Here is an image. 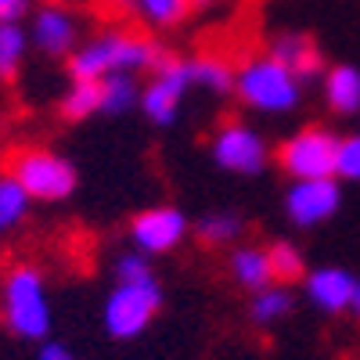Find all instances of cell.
<instances>
[{
	"instance_id": "6da1fadb",
	"label": "cell",
	"mask_w": 360,
	"mask_h": 360,
	"mask_svg": "<svg viewBox=\"0 0 360 360\" xmlns=\"http://www.w3.org/2000/svg\"><path fill=\"white\" fill-rule=\"evenodd\" d=\"M162 47L137 29H105L90 37L69 54V76L72 79H105L112 72H141L155 69Z\"/></svg>"
},
{
	"instance_id": "7a4b0ae2",
	"label": "cell",
	"mask_w": 360,
	"mask_h": 360,
	"mask_svg": "<svg viewBox=\"0 0 360 360\" xmlns=\"http://www.w3.org/2000/svg\"><path fill=\"white\" fill-rule=\"evenodd\" d=\"M0 317L18 339L44 342L51 332L47 281L33 263H15L0 281Z\"/></svg>"
},
{
	"instance_id": "3957f363",
	"label": "cell",
	"mask_w": 360,
	"mask_h": 360,
	"mask_svg": "<svg viewBox=\"0 0 360 360\" xmlns=\"http://www.w3.org/2000/svg\"><path fill=\"white\" fill-rule=\"evenodd\" d=\"M234 94L242 98V105H249L256 112L281 115V112H292L299 105L303 83H299L295 72L288 65H281L274 54H256V58L238 65Z\"/></svg>"
},
{
	"instance_id": "277c9868",
	"label": "cell",
	"mask_w": 360,
	"mask_h": 360,
	"mask_svg": "<svg viewBox=\"0 0 360 360\" xmlns=\"http://www.w3.org/2000/svg\"><path fill=\"white\" fill-rule=\"evenodd\" d=\"M18 184L25 188L29 198L37 202H62L76 191V169L69 159H62L51 148L40 144H25L8 152V169Z\"/></svg>"
},
{
	"instance_id": "5b68a950",
	"label": "cell",
	"mask_w": 360,
	"mask_h": 360,
	"mask_svg": "<svg viewBox=\"0 0 360 360\" xmlns=\"http://www.w3.org/2000/svg\"><path fill=\"white\" fill-rule=\"evenodd\" d=\"M162 310V288L159 278H141V281H115V288L105 299V332L112 339H137L148 324H152Z\"/></svg>"
},
{
	"instance_id": "8992f818",
	"label": "cell",
	"mask_w": 360,
	"mask_h": 360,
	"mask_svg": "<svg viewBox=\"0 0 360 360\" xmlns=\"http://www.w3.org/2000/svg\"><path fill=\"white\" fill-rule=\"evenodd\" d=\"M339 137L324 127H307L278 148V162L292 180H321L339 173Z\"/></svg>"
},
{
	"instance_id": "52a82bcc",
	"label": "cell",
	"mask_w": 360,
	"mask_h": 360,
	"mask_svg": "<svg viewBox=\"0 0 360 360\" xmlns=\"http://www.w3.org/2000/svg\"><path fill=\"white\" fill-rule=\"evenodd\" d=\"M195 86L191 79V62L184 58H173V54H162L155 69H152V79L148 86H141V108L152 123L166 127L176 119L180 112V101L188 98V90Z\"/></svg>"
},
{
	"instance_id": "ba28073f",
	"label": "cell",
	"mask_w": 360,
	"mask_h": 360,
	"mask_svg": "<svg viewBox=\"0 0 360 360\" xmlns=\"http://www.w3.org/2000/svg\"><path fill=\"white\" fill-rule=\"evenodd\" d=\"M213 159L227 169V173H242V176H252L266 166L270 152H266V141L249 127L242 119H224L213 134Z\"/></svg>"
},
{
	"instance_id": "9c48e42d",
	"label": "cell",
	"mask_w": 360,
	"mask_h": 360,
	"mask_svg": "<svg viewBox=\"0 0 360 360\" xmlns=\"http://www.w3.org/2000/svg\"><path fill=\"white\" fill-rule=\"evenodd\" d=\"M184 234H188V217L173 205L144 209L130 224V238H134L137 252H144V256H159V252L176 249L184 242Z\"/></svg>"
},
{
	"instance_id": "30bf717a",
	"label": "cell",
	"mask_w": 360,
	"mask_h": 360,
	"mask_svg": "<svg viewBox=\"0 0 360 360\" xmlns=\"http://www.w3.org/2000/svg\"><path fill=\"white\" fill-rule=\"evenodd\" d=\"M342 191H339V180L335 176H321V180H295L285 195V209L292 224L299 227H314L321 220H328L339 209Z\"/></svg>"
},
{
	"instance_id": "8fae6325",
	"label": "cell",
	"mask_w": 360,
	"mask_h": 360,
	"mask_svg": "<svg viewBox=\"0 0 360 360\" xmlns=\"http://www.w3.org/2000/svg\"><path fill=\"white\" fill-rule=\"evenodd\" d=\"M33 44L47 58H69L79 47V22L69 4H44L33 18Z\"/></svg>"
},
{
	"instance_id": "7c38bea8",
	"label": "cell",
	"mask_w": 360,
	"mask_h": 360,
	"mask_svg": "<svg viewBox=\"0 0 360 360\" xmlns=\"http://www.w3.org/2000/svg\"><path fill=\"white\" fill-rule=\"evenodd\" d=\"M353 292H356V278L339 270V266H321L314 274H307V299L324 314L349 310Z\"/></svg>"
},
{
	"instance_id": "4fadbf2b",
	"label": "cell",
	"mask_w": 360,
	"mask_h": 360,
	"mask_svg": "<svg viewBox=\"0 0 360 360\" xmlns=\"http://www.w3.org/2000/svg\"><path fill=\"white\" fill-rule=\"evenodd\" d=\"M266 54H274L281 65H288L299 83L321 76V51H317V44H314L310 37H303V33H285V37H278L274 44H270Z\"/></svg>"
},
{
	"instance_id": "5bb4252c",
	"label": "cell",
	"mask_w": 360,
	"mask_h": 360,
	"mask_svg": "<svg viewBox=\"0 0 360 360\" xmlns=\"http://www.w3.org/2000/svg\"><path fill=\"white\" fill-rule=\"evenodd\" d=\"M231 278L249 288V292H259V288H270L274 285V266H270V252L259 249V245H238L231 252Z\"/></svg>"
},
{
	"instance_id": "9a60e30c",
	"label": "cell",
	"mask_w": 360,
	"mask_h": 360,
	"mask_svg": "<svg viewBox=\"0 0 360 360\" xmlns=\"http://www.w3.org/2000/svg\"><path fill=\"white\" fill-rule=\"evenodd\" d=\"M324 101L339 115H356L360 112V69L335 65L324 76Z\"/></svg>"
},
{
	"instance_id": "2e32d148",
	"label": "cell",
	"mask_w": 360,
	"mask_h": 360,
	"mask_svg": "<svg viewBox=\"0 0 360 360\" xmlns=\"http://www.w3.org/2000/svg\"><path fill=\"white\" fill-rule=\"evenodd\" d=\"M292 307H295V299H292V292L285 288V285H270V288H259V292H252V303H249V317H252V324H259V328H270V324H281L288 314H292Z\"/></svg>"
},
{
	"instance_id": "e0dca14e",
	"label": "cell",
	"mask_w": 360,
	"mask_h": 360,
	"mask_svg": "<svg viewBox=\"0 0 360 360\" xmlns=\"http://www.w3.org/2000/svg\"><path fill=\"white\" fill-rule=\"evenodd\" d=\"M134 105H141V86H137L134 72H112L101 79V112L105 115H123Z\"/></svg>"
},
{
	"instance_id": "ac0fdd59",
	"label": "cell",
	"mask_w": 360,
	"mask_h": 360,
	"mask_svg": "<svg viewBox=\"0 0 360 360\" xmlns=\"http://www.w3.org/2000/svg\"><path fill=\"white\" fill-rule=\"evenodd\" d=\"M234 65L227 58H217V54H202V58H191V79L195 86H205L213 94H231L234 90Z\"/></svg>"
},
{
	"instance_id": "d6986e66",
	"label": "cell",
	"mask_w": 360,
	"mask_h": 360,
	"mask_svg": "<svg viewBox=\"0 0 360 360\" xmlns=\"http://www.w3.org/2000/svg\"><path fill=\"white\" fill-rule=\"evenodd\" d=\"M29 202H33V198L25 195V188L18 184V180L11 173H0V238H4L8 231H15L25 220Z\"/></svg>"
},
{
	"instance_id": "ffe728a7",
	"label": "cell",
	"mask_w": 360,
	"mask_h": 360,
	"mask_svg": "<svg viewBox=\"0 0 360 360\" xmlns=\"http://www.w3.org/2000/svg\"><path fill=\"white\" fill-rule=\"evenodd\" d=\"M25 47H29V37L18 22H0V79L11 83L25 62Z\"/></svg>"
},
{
	"instance_id": "44dd1931",
	"label": "cell",
	"mask_w": 360,
	"mask_h": 360,
	"mask_svg": "<svg viewBox=\"0 0 360 360\" xmlns=\"http://www.w3.org/2000/svg\"><path fill=\"white\" fill-rule=\"evenodd\" d=\"M101 112V79H72V86L62 98V115L65 119H86Z\"/></svg>"
},
{
	"instance_id": "7402d4cb",
	"label": "cell",
	"mask_w": 360,
	"mask_h": 360,
	"mask_svg": "<svg viewBox=\"0 0 360 360\" xmlns=\"http://www.w3.org/2000/svg\"><path fill=\"white\" fill-rule=\"evenodd\" d=\"M242 231H245V220L238 213H209L195 224V234L205 245H231Z\"/></svg>"
},
{
	"instance_id": "603a6c76",
	"label": "cell",
	"mask_w": 360,
	"mask_h": 360,
	"mask_svg": "<svg viewBox=\"0 0 360 360\" xmlns=\"http://www.w3.org/2000/svg\"><path fill=\"white\" fill-rule=\"evenodd\" d=\"M188 11H191V0H137V15L155 29H169L176 22H184Z\"/></svg>"
},
{
	"instance_id": "cb8c5ba5",
	"label": "cell",
	"mask_w": 360,
	"mask_h": 360,
	"mask_svg": "<svg viewBox=\"0 0 360 360\" xmlns=\"http://www.w3.org/2000/svg\"><path fill=\"white\" fill-rule=\"evenodd\" d=\"M270 252V266H274V281L278 285H292L295 278H303V252H299L292 242H274L266 249Z\"/></svg>"
},
{
	"instance_id": "d4e9b609",
	"label": "cell",
	"mask_w": 360,
	"mask_h": 360,
	"mask_svg": "<svg viewBox=\"0 0 360 360\" xmlns=\"http://www.w3.org/2000/svg\"><path fill=\"white\" fill-rule=\"evenodd\" d=\"M155 270L148 263L144 252H127L115 259V281H141V278H152Z\"/></svg>"
},
{
	"instance_id": "484cf974",
	"label": "cell",
	"mask_w": 360,
	"mask_h": 360,
	"mask_svg": "<svg viewBox=\"0 0 360 360\" xmlns=\"http://www.w3.org/2000/svg\"><path fill=\"white\" fill-rule=\"evenodd\" d=\"M339 176L360 180V134H353L339 144Z\"/></svg>"
},
{
	"instance_id": "4316f807",
	"label": "cell",
	"mask_w": 360,
	"mask_h": 360,
	"mask_svg": "<svg viewBox=\"0 0 360 360\" xmlns=\"http://www.w3.org/2000/svg\"><path fill=\"white\" fill-rule=\"evenodd\" d=\"M29 11V0H0V22H18Z\"/></svg>"
},
{
	"instance_id": "83f0119b",
	"label": "cell",
	"mask_w": 360,
	"mask_h": 360,
	"mask_svg": "<svg viewBox=\"0 0 360 360\" xmlns=\"http://www.w3.org/2000/svg\"><path fill=\"white\" fill-rule=\"evenodd\" d=\"M37 360H76V356H72L69 346H62V342H44Z\"/></svg>"
},
{
	"instance_id": "f1b7e54d",
	"label": "cell",
	"mask_w": 360,
	"mask_h": 360,
	"mask_svg": "<svg viewBox=\"0 0 360 360\" xmlns=\"http://www.w3.org/2000/svg\"><path fill=\"white\" fill-rule=\"evenodd\" d=\"M349 310L356 314V321H360V281H356V292H353V303H349Z\"/></svg>"
},
{
	"instance_id": "f546056e",
	"label": "cell",
	"mask_w": 360,
	"mask_h": 360,
	"mask_svg": "<svg viewBox=\"0 0 360 360\" xmlns=\"http://www.w3.org/2000/svg\"><path fill=\"white\" fill-rule=\"evenodd\" d=\"M209 4H217V0H191V8H209Z\"/></svg>"
}]
</instances>
